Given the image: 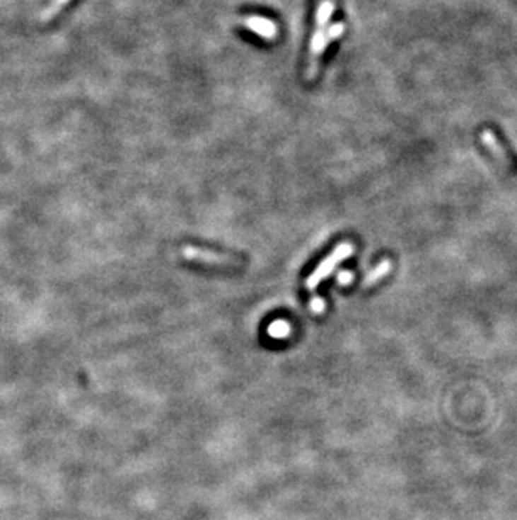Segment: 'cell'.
Returning a JSON list of instances; mask_svg holds the SVG:
<instances>
[{"label": "cell", "mask_w": 517, "mask_h": 520, "mask_svg": "<svg viewBox=\"0 0 517 520\" xmlns=\"http://www.w3.org/2000/svg\"><path fill=\"white\" fill-rule=\"evenodd\" d=\"M332 12H335V2L332 0H321L316 9V30H314L311 44H309V60H308V69H306V78L314 79L318 74L319 68V57H321L323 51L327 47V28H330V21Z\"/></svg>", "instance_id": "6da1fadb"}, {"label": "cell", "mask_w": 517, "mask_h": 520, "mask_svg": "<svg viewBox=\"0 0 517 520\" xmlns=\"http://www.w3.org/2000/svg\"><path fill=\"white\" fill-rule=\"evenodd\" d=\"M353 253L354 246L352 243H341L336 246V248L331 251V254H327V256L318 264L316 270L308 276V280H306V288L309 291L316 290L318 285L321 283V281H325L326 278L335 271V268H338V264L343 263L344 259H348Z\"/></svg>", "instance_id": "7a4b0ae2"}, {"label": "cell", "mask_w": 517, "mask_h": 520, "mask_svg": "<svg viewBox=\"0 0 517 520\" xmlns=\"http://www.w3.org/2000/svg\"><path fill=\"white\" fill-rule=\"evenodd\" d=\"M182 256L188 259V261H197V263H207V264H233L237 263V259L222 253H214V251L195 248V246H183L182 248Z\"/></svg>", "instance_id": "3957f363"}, {"label": "cell", "mask_w": 517, "mask_h": 520, "mask_svg": "<svg viewBox=\"0 0 517 520\" xmlns=\"http://www.w3.org/2000/svg\"><path fill=\"white\" fill-rule=\"evenodd\" d=\"M240 24L244 26L245 29L252 30L254 34L264 38L265 41H276L279 35V29H277L276 22H272L271 19H265V17L247 16L244 17V19H240Z\"/></svg>", "instance_id": "277c9868"}, {"label": "cell", "mask_w": 517, "mask_h": 520, "mask_svg": "<svg viewBox=\"0 0 517 520\" xmlns=\"http://www.w3.org/2000/svg\"><path fill=\"white\" fill-rule=\"evenodd\" d=\"M480 142L484 143L485 149L491 152V154L496 157L499 162H502L504 165L511 164L509 155H507L506 149L501 145V142L497 140V137L494 135V132H491V130H484V132L480 133Z\"/></svg>", "instance_id": "5b68a950"}, {"label": "cell", "mask_w": 517, "mask_h": 520, "mask_svg": "<svg viewBox=\"0 0 517 520\" xmlns=\"http://www.w3.org/2000/svg\"><path fill=\"white\" fill-rule=\"evenodd\" d=\"M390 271H391V261L390 259H383L378 266H375L370 273H368V276L365 278V281H363V285L371 286V285L378 283L380 280H383L385 276L390 275Z\"/></svg>", "instance_id": "8992f818"}, {"label": "cell", "mask_w": 517, "mask_h": 520, "mask_svg": "<svg viewBox=\"0 0 517 520\" xmlns=\"http://www.w3.org/2000/svg\"><path fill=\"white\" fill-rule=\"evenodd\" d=\"M291 325L287 324L284 320H276L274 324H271L267 332L272 339H287L291 335Z\"/></svg>", "instance_id": "52a82bcc"}, {"label": "cell", "mask_w": 517, "mask_h": 520, "mask_svg": "<svg viewBox=\"0 0 517 520\" xmlns=\"http://www.w3.org/2000/svg\"><path fill=\"white\" fill-rule=\"evenodd\" d=\"M69 2H71V0H51V4H49V6L44 9L42 14H40V21L47 22V21L54 19V17L59 14L61 9L64 6H67Z\"/></svg>", "instance_id": "ba28073f"}, {"label": "cell", "mask_w": 517, "mask_h": 520, "mask_svg": "<svg viewBox=\"0 0 517 520\" xmlns=\"http://www.w3.org/2000/svg\"><path fill=\"white\" fill-rule=\"evenodd\" d=\"M344 34V24L343 22H335V24H330V28H327V41H336V39H339L341 35Z\"/></svg>", "instance_id": "9c48e42d"}, {"label": "cell", "mask_w": 517, "mask_h": 520, "mask_svg": "<svg viewBox=\"0 0 517 520\" xmlns=\"http://www.w3.org/2000/svg\"><path fill=\"white\" fill-rule=\"evenodd\" d=\"M325 310H326L325 300H323L321 297H313V300H311V312L318 313V315H319V313H325Z\"/></svg>", "instance_id": "30bf717a"}, {"label": "cell", "mask_w": 517, "mask_h": 520, "mask_svg": "<svg viewBox=\"0 0 517 520\" xmlns=\"http://www.w3.org/2000/svg\"><path fill=\"white\" fill-rule=\"evenodd\" d=\"M336 280H338V283H339V285L346 286V285L353 283L354 275H353L352 271H344V270H343V271H339V273H338V278H336Z\"/></svg>", "instance_id": "8fae6325"}]
</instances>
